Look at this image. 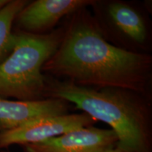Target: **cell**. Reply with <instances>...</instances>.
Wrapping results in <instances>:
<instances>
[{"instance_id":"obj_1","label":"cell","mask_w":152,"mask_h":152,"mask_svg":"<svg viewBox=\"0 0 152 152\" xmlns=\"http://www.w3.org/2000/svg\"><path fill=\"white\" fill-rule=\"evenodd\" d=\"M152 57L120 48L106 40L85 8L74 13L58 49L42 71L84 87L145 92Z\"/></svg>"},{"instance_id":"obj_2","label":"cell","mask_w":152,"mask_h":152,"mask_svg":"<svg viewBox=\"0 0 152 152\" xmlns=\"http://www.w3.org/2000/svg\"><path fill=\"white\" fill-rule=\"evenodd\" d=\"M132 93L113 88L98 90L68 80L47 78L45 98L71 102L96 121L106 123L116 134V147L120 149L147 152L148 110Z\"/></svg>"},{"instance_id":"obj_3","label":"cell","mask_w":152,"mask_h":152,"mask_svg":"<svg viewBox=\"0 0 152 152\" xmlns=\"http://www.w3.org/2000/svg\"><path fill=\"white\" fill-rule=\"evenodd\" d=\"M64 33L58 29L42 35H16L12 52L0 64V96L20 101L45 99L42 66L58 49Z\"/></svg>"},{"instance_id":"obj_4","label":"cell","mask_w":152,"mask_h":152,"mask_svg":"<svg viewBox=\"0 0 152 152\" xmlns=\"http://www.w3.org/2000/svg\"><path fill=\"white\" fill-rule=\"evenodd\" d=\"M96 121L85 113L39 118L18 128L0 132V149L13 144L39 143L71 131L93 126Z\"/></svg>"},{"instance_id":"obj_5","label":"cell","mask_w":152,"mask_h":152,"mask_svg":"<svg viewBox=\"0 0 152 152\" xmlns=\"http://www.w3.org/2000/svg\"><path fill=\"white\" fill-rule=\"evenodd\" d=\"M117 143L118 137L111 129L90 126L23 146L26 152H102L115 147Z\"/></svg>"},{"instance_id":"obj_6","label":"cell","mask_w":152,"mask_h":152,"mask_svg":"<svg viewBox=\"0 0 152 152\" xmlns=\"http://www.w3.org/2000/svg\"><path fill=\"white\" fill-rule=\"evenodd\" d=\"M94 3L92 0H37L28 3L16 19L18 26L27 33L42 35L64 16Z\"/></svg>"},{"instance_id":"obj_7","label":"cell","mask_w":152,"mask_h":152,"mask_svg":"<svg viewBox=\"0 0 152 152\" xmlns=\"http://www.w3.org/2000/svg\"><path fill=\"white\" fill-rule=\"evenodd\" d=\"M68 103L60 99L12 101L0 98V132L13 130L33 120L66 114Z\"/></svg>"},{"instance_id":"obj_8","label":"cell","mask_w":152,"mask_h":152,"mask_svg":"<svg viewBox=\"0 0 152 152\" xmlns=\"http://www.w3.org/2000/svg\"><path fill=\"white\" fill-rule=\"evenodd\" d=\"M109 14L113 23L122 33L132 40L144 43L147 38V29L142 16L137 11L121 2L109 4Z\"/></svg>"},{"instance_id":"obj_9","label":"cell","mask_w":152,"mask_h":152,"mask_svg":"<svg viewBox=\"0 0 152 152\" xmlns=\"http://www.w3.org/2000/svg\"><path fill=\"white\" fill-rule=\"evenodd\" d=\"M28 4L26 0H13L0 10V64L12 52L16 39L13 23Z\"/></svg>"},{"instance_id":"obj_10","label":"cell","mask_w":152,"mask_h":152,"mask_svg":"<svg viewBox=\"0 0 152 152\" xmlns=\"http://www.w3.org/2000/svg\"><path fill=\"white\" fill-rule=\"evenodd\" d=\"M102 152H128V151H125V150L120 149V148L117 147L116 146H115V147L110 148V149H106Z\"/></svg>"},{"instance_id":"obj_11","label":"cell","mask_w":152,"mask_h":152,"mask_svg":"<svg viewBox=\"0 0 152 152\" xmlns=\"http://www.w3.org/2000/svg\"><path fill=\"white\" fill-rule=\"evenodd\" d=\"M9 2V0H0V10Z\"/></svg>"},{"instance_id":"obj_12","label":"cell","mask_w":152,"mask_h":152,"mask_svg":"<svg viewBox=\"0 0 152 152\" xmlns=\"http://www.w3.org/2000/svg\"><path fill=\"white\" fill-rule=\"evenodd\" d=\"M5 152H8V151H5Z\"/></svg>"},{"instance_id":"obj_13","label":"cell","mask_w":152,"mask_h":152,"mask_svg":"<svg viewBox=\"0 0 152 152\" xmlns=\"http://www.w3.org/2000/svg\"><path fill=\"white\" fill-rule=\"evenodd\" d=\"M147 152H149V151H147Z\"/></svg>"}]
</instances>
